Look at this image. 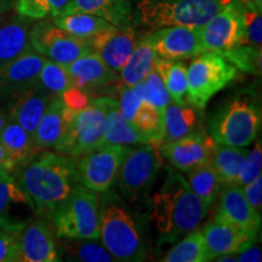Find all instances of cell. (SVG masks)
<instances>
[{
    "label": "cell",
    "instance_id": "obj_1",
    "mask_svg": "<svg viewBox=\"0 0 262 262\" xmlns=\"http://www.w3.org/2000/svg\"><path fill=\"white\" fill-rule=\"evenodd\" d=\"M14 178L31 201L35 214L48 219L79 183L75 157L48 150L35 155L16 170Z\"/></svg>",
    "mask_w": 262,
    "mask_h": 262
},
{
    "label": "cell",
    "instance_id": "obj_2",
    "mask_svg": "<svg viewBox=\"0 0 262 262\" xmlns=\"http://www.w3.org/2000/svg\"><path fill=\"white\" fill-rule=\"evenodd\" d=\"M209 209L194 194L179 170L166 168L162 188L152 198L150 219L158 231L159 241L172 244L198 228L208 215Z\"/></svg>",
    "mask_w": 262,
    "mask_h": 262
},
{
    "label": "cell",
    "instance_id": "obj_3",
    "mask_svg": "<svg viewBox=\"0 0 262 262\" xmlns=\"http://www.w3.org/2000/svg\"><path fill=\"white\" fill-rule=\"evenodd\" d=\"M100 199L101 244L116 261L140 262L147 256V239L141 219L119 193L107 189Z\"/></svg>",
    "mask_w": 262,
    "mask_h": 262
},
{
    "label": "cell",
    "instance_id": "obj_4",
    "mask_svg": "<svg viewBox=\"0 0 262 262\" xmlns=\"http://www.w3.org/2000/svg\"><path fill=\"white\" fill-rule=\"evenodd\" d=\"M261 120V104L256 95L242 91L210 117L209 135L221 145L248 147L260 133Z\"/></svg>",
    "mask_w": 262,
    "mask_h": 262
},
{
    "label": "cell",
    "instance_id": "obj_5",
    "mask_svg": "<svg viewBox=\"0 0 262 262\" xmlns=\"http://www.w3.org/2000/svg\"><path fill=\"white\" fill-rule=\"evenodd\" d=\"M229 0H136L133 19L150 31L170 26L202 27Z\"/></svg>",
    "mask_w": 262,
    "mask_h": 262
},
{
    "label": "cell",
    "instance_id": "obj_6",
    "mask_svg": "<svg viewBox=\"0 0 262 262\" xmlns=\"http://www.w3.org/2000/svg\"><path fill=\"white\" fill-rule=\"evenodd\" d=\"M58 238H100V199L98 193L78 183L71 194L55 209L50 217Z\"/></svg>",
    "mask_w": 262,
    "mask_h": 262
},
{
    "label": "cell",
    "instance_id": "obj_7",
    "mask_svg": "<svg viewBox=\"0 0 262 262\" xmlns=\"http://www.w3.org/2000/svg\"><path fill=\"white\" fill-rule=\"evenodd\" d=\"M237 75V68L220 54L201 52L187 68L188 103L203 111L211 98L228 86Z\"/></svg>",
    "mask_w": 262,
    "mask_h": 262
},
{
    "label": "cell",
    "instance_id": "obj_8",
    "mask_svg": "<svg viewBox=\"0 0 262 262\" xmlns=\"http://www.w3.org/2000/svg\"><path fill=\"white\" fill-rule=\"evenodd\" d=\"M114 101L108 96L93 98L89 106L74 114L67 131L54 149L61 155L79 157L100 145L108 110Z\"/></svg>",
    "mask_w": 262,
    "mask_h": 262
},
{
    "label": "cell",
    "instance_id": "obj_9",
    "mask_svg": "<svg viewBox=\"0 0 262 262\" xmlns=\"http://www.w3.org/2000/svg\"><path fill=\"white\" fill-rule=\"evenodd\" d=\"M162 166L159 149L150 145L130 147L116 178L120 195L129 203L143 201Z\"/></svg>",
    "mask_w": 262,
    "mask_h": 262
},
{
    "label": "cell",
    "instance_id": "obj_10",
    "mask_svg": "<svg viewBox=\"0 0 262 262\" xmlns=\"http://www.w3.org/2000/svg\"><path fill=\"white\" fill-rule=\"evenodd\" d=\"M129 149L126 145H100L75 157L78 182L96 193L110 189Z\"/></svg>",
    "mask_w": 262,
    "mask_h": 262
},
{
    "label": "cell",
    "instance_id": "obj_11",
    "mask_svg": "<svg viewBox=\"0 0 262 262\" xmlns=\"http://www.w3.org/2000/svg\"><path fill=\"white\" fill-rule=\"evenodd\" d=\"M32 48L38 54L62 66L93 52L89 39H81L57 27L51 18L37 19L29 31Z\"/></svg>",
    "mask_w": 262,
    "mask_h": 262
},
{
    "label": "cell",
    "instance_id": "obj_12",
    "mask_svg": "<svg viewBox=\"0 0 262 262\" xmlns=\"http://www.w3.org/2000/svg\"><path fill=\"white\" fill-rule=\"evenodd\" d=\"M244 3L229 0L199 28L202 51L221 54L242 44Z\"/></svg>",
    "mask_w": 262,
    "mask_h": 262
},
{
    "label": "cell",
    "instance_id": "obj_13",
    "mask_svg": "<svg viewBox=\"0 0 262 262\" xmlns=\"http://www.w3.org/2000/svg\"><path fill=\"white\" fill-rule=\"evenodd\" d=\"M217 142L204 129L159 146V153L180 172H188L209 164Z\"/></svg>",
    "mask_w": 262,
    "mask_h": 262
},
{
    "label": "cell",
    "instance_id": "obj_14",
    "mask_svg": "<svg viewBox=\"0 0 262 262\" xmlns=\"http://www.w3.org/2000/svg\"><path fill=\"white\" fill-rule=\"evenodd\" d=\"M201 27L170 26L148 33L157 56L164 60L183 61L201 54Z\"/></svg>",
    "mask_w": 262,
    "mask_h": 262
},
{
    "label": "cell",
    "instance_id": "obj_15",
    "mask_svg": "<svg viewBox=\"0 0 262 262\" xmlns=\"http://www.w3.org/2000/svg\"><path fill=\"white\" fill-rule=\"evenodd\" d=\"M44 61L45 57L32 48L0 66V98L10 100L37 84Z\"/></svg>",
    "mask_w": 262,
    "mask_h": 262
},
{
    "label": "cell",
    "instance_id": "obj_16",
    "mask_svg": "<svg viewBox=\"0 0 262 262\" xmlns=\"http://www.w3.org/2000/svg\"><path fill=\"white\" fill-rule=\"evenodd\" d=\"M140 37V33L131 25L125 27L112 26L90 38L89 41L93 52H96L111 70L118 73L135 49Z\"/></svg>",
    "mask_w": 262,
    "mask_h": 262
},
{
    "label": "cell",
    "instance_id": "obj_17",
    "mask_svg": "<svg viewBox=\"0 0 262 262\" xmlns=\"http://www.w3.org/2000/svg\"><path fill=\"white\" fill-rule=\"evenodd\" d=\"M217 196L219 204L214 219L258 237L261 229V215H258L249 204L242 187L235 185L224 187Z\"/></svg>",
    "mask_w": 262,
    "mask_h": 262
},
{
    "label": "cell",
    "instance_id": "obj_18",
    "mask_svg": "<svg viewBox=\"0 0 262 262\" xmlns=\"http://www.w3.org/2000/svg\"><path fill=\"white\" fill-rule=\"evenodd\" d=\"M34 214L31 201L15 178L0 180V229L18 235Z\"/></svg>",
    "mask_w": 262,
    "mask_h": 262
},
{
    "label": "cell",
    "instance_id": "obj_19",
    "mask_svg": "<svg viewBox=\"0 0 262 262\" xmlns=\"http://www.w3.org/2000/svg\"><path fill=\"white\" fill-rule=\"evenodd\" d=\"M17 239L19 261L58 262L62 260L54 233L45 221L32 219L19 232Z\"/></svg>",
    "mask_w": 262,
    "mask_h": 262
},
{
    "label": "cell",
    "instance_id": "obj_20",
    "mask_svg": "<svg viewBox=\"0 0 262 262\" xmlns=\"http://www.w3.org/2000/svg\"><path fill=\"white\" fill-rule=\"evenodd\" d=\"M202 234L211 260L222 255L241 253L257 241L255 235L216 219L206 222L202 229Z\"/></svg>",
    "mask_w": 262,
    "mask_h": 262
},
{
    "label": "cell",
    "instance_id": "obj_21",
    "mask_svg": "<svg viewBox=\"0 0 262 262\" xmlns=\"http://www.w3.org/2000/svg\"><path fill=\"white\" fill-rule=\"evenodd\" d=\"M54 96V94L37 83L10 98L11 103L6 114L33 136L49 102Z\"/></svg>",
    "mask_w": 262,
    "mask_h": 262
},
{
    "label": "cell",
    "instance_id": "obj_22",
    "mask_svg": "<svg viewBox=\"0 0 262 262\" xmlns=\"http://www.w3.org/2000/svg\"><path fill=\"white\" fill-rule=\"evenodd\" d=\"M66 70L70 74L72 85L89 94L113 84L118 79L116 72L111 70L96 52L77 58L66 66Z\"/></svg>",
    "mask_w": 262,
    "mask_h": 262
},
{
    "label": "cell",
    "instance_id": "obj_23",
    "mask_svg": "<svg viewBox=\"0 0 262 262\" xmlns=\"http://www.w3.org/2000/svg\"><path fill=\"white\" fill-rule=\"evenodd\" d=\"M74 114L75 112L64 106L61 97L55 95L34 131L33 140L35 146L41 149L55 148L67 131Z\"/></svg>",
    "mask_w": 262,
    "mask_h": 262
},
{
    "label": "cell",
    "instance_id": "obj_24",
    "mask_svg": "<svg viewBox=\"0 0 262 262\" xmlns=\"http://www.w3.org/2000/svg\"><path fill=\"white\" fill-rule=\"evenodd\" d=\"M33 22L17 12L0 16V66L32 49L29 31Z\"/></svg>",
    "mask_w": 262,
    "mask_h": 262
},
{
    "label": "cell",
    "instance_id": "obj_25",
    "mask_svg": "<svg viewBox=\"0 0 262 262\" xmlns=\"http://www.w3.org/2000/svg\"><path fill=\"white\" fill-rule=\"evenodd\" d=\"M198 108L191 103L179 104L171 101L164 110L163 143L172 142L188 135L193 131L203 129L202 118Z\"/></svg>",
    "mask_w": 262,
    "mask_h": 262
},
{
    "label": "cell",
    "instance_id": "obj_26",
    "mask_svg": "<svg viewBox=\"0 0 262 262\" xmlns=\"http://www.w3.org/2000/svg\"><path fill=\"white\" fill-rule=\"evenodd\" d=\"M100 145L134 146L150 145V143L148 137L140 133L134 126L133 123L123 117V114L119 111V107H118V101L116 100L108 110Z\"/></svg>",
    "mask_w": 262,
    "mask_h": 262
},
{
    "label": "cell",
    "instance_id": "obj_27",
    "mask_svg": "<svg viewBox=\"0 0 262 262\" xmlns=\"http://www.w3.org/2000/svg\"><path fill=\"white\" fill-rule=\"evenodd\" d=\"M80 11L98 16L116 27L130 26L133 6L130 0H72L71 12Z\"/></svg>",
    "mask_w": 262,
    "mask_h": 262
},
{
    "label": "cell",
    "instance_id": "obj_28",
    "mask_svg": "<svg viewBox=\"0 0 262 262\" xmlns=\"http://www.w3.org/2000/svg\"><path fill=\"white\" fill-rule=\"evenodd\" d=\"M157 54L149 40L148 33L141 35L135 49L130 54L125 64L118 73L124 85L133 86L142 81L155 68Z\"/></svg>",
    "mask_w": 262,
    "mask_h": 262
},
{
    "label": "cell",
    "instance_id": "obj_29",
    "mask_svg": "<svg viewBox=\"0 0 262 262\" xmlns=\"http://www.w3.org/2000/svg\"><path fill=\"white\" fill-rule=\"evenodd\" d=\"M0 142L14 162L16 170L27 164L35 156V150L38 149L33 136L9 116L0 133Z\"/></svg>",
    "mask_w": 262,
    "mask_h": 262
},
{
    "label": "cell",
    "instance_id": "obj_30",
    "mask_svg": "<svg viewBox=\"0 0 262 262\" xmlns=\"http://www.w3.org/2000/svg\"><path fill=\"white\" fill-rule=\"evenodd\" d=\"M248 153L249 150L245 147L221 145V143L216 145L210 164L217 173L222 188L235 185Z\"/></svg>",
    "mask_w": 262,
    "mask_h": 262
},
{
    "label": "cell",
    "instance_id": "obj_31",
    "mask_svg": "<svg viewBox=\"0 0 262 262\" xmlns=\"http://www.w3.org/2000/svg\"><path fill=\"white\" fill-rule=\"evenodd\" d=\"M51 19L57 27L81 39L93 38L98 33L106 31L113 26L98 16L80 11L68 12L57 17H52Z\"/></svg>",
    "mask_w": 262,
    "mask_h": 262
},
{
    "label": "cell",
    "instance_id": "obj_32",
    "mask_svg": "<svg viewBox=\"0 0 262 262\" xmlns=\"http://www.w3.org/2000/svg\"><path fill=\"white\" fill-rule=\"evenodd\" d=\"M155 70L162 77L173 102L188 103L187 100V67L182 61L164 60L157 56Z\"/></svg>",
    "mask_w": 262,
    "mask_h": 262
},
{
    "label": "cell",
    "instance_id": "obj_33",
    "mask_svg": "<svg viewBox=\"0 0 262 262\" xmlns=\"http://www.w3.org/2000/svg\"><path fill=\"white\" fill-rule=\"evenodd\" d=\"M164 262H208L212 261L205 247L202 231L194 229L173 245L162 258Z\"/></svg>",
    "mask_w": 262,
    "mask_h": 262
},
{
    "label": "cell",
    "instance_id": "obj_34",
    "mask_svg": "<svg viewBox=\"0 0 262 262\" xmlns=\"http://www.w3.org/2000/svg\"><path fill=\"white\" fill-rule=\"evenodd\" d=\"M185 173L186 181L188 182L189 187L194 192V194L198 198H201L205 205L211 208V205L217 199L219 193L222 189V185L219 180L217 173L215 172L211 164H205V165H202Z\"/></svg>",
    "mask_w": 262,
    "mask_h": 262
},
{
    "label": "cell",
    "instance_id": "obj_35",
    "mask_svg": "<svg viewBox=\"0 0 262 262\" xmlns=\"http://www.w3.org/2000/svg\"><path fill=\"white\" fill-rule=\"evenodd\" d=\"M131 123L140 133L148 137L150 146L159 148L164 137V111L148 101H143Z\"/></svg>",
    "mask_w": 262,
    "mask_h": 262
},
{
    "label": "cell",
    "instance_id": "obj_36",
    "mask_svg": "<svg viewBox=\"0 0 262 262\" xmlns=\"http://www.w3.org/2000/svg\"><path fill=\"white\" fill-rule=\"evenodd\" d=\"M72 0H16V12L33 21L71 12Z\"/></svg>",
    "mask_w": 262,
    "mask_h": 262
},
{
    "label": "cell",
    "instance_id": "obj_37",
    "mask_svg": "<svg viewBox=\"0 0 262 262\" xmlns=\"http://www.w3.org/2000/svg\"><path fill=\"white\" fill-rule=\"evenodd\" d=\"M221 56L243 73L258 75L262 72L261 47L239 44L237 47L221 52Z\"/></svg>",
    "mask_w": 262,
    "mask_h": 262
},
{
    "label": "cell",
    "instance_id": "obj_38",
    "mask_svg": "<svg viewBox=\"0 0 262 262\" xmlns=\"http://www.w3.org/2000/svg\"><path fill=\"white\" fill-rule=\"evenodd\" d=\"M66 251L71 256V260L84 262H111L116 261L112 254L103 247L102 244L96 243L97 241L89 239H64Z\"/></svg>",
    "mask_w": 262,
    "mask_h": 262
},
{
    "label": "cell",
    "instance_id": "obj_39",
    "mask_svg": "<svg viewBox=\"0 0 262 262\" xmlns=\"http://www.w3.org/2000/svg\"><path fill=\"white\" fill-rule=\"evenodd\" d=\"M38 84L50 91L51 94L58 95V96L73 86L66 66L49 60V58H45L38 77Z\"/></svg>",
    "mask_w": 262,
    "mask_h": 262
},
{
    "label": "cell",
    "instance_id": "obj_40",
    "mask_svg": "<svg viewBox=\"0 0 262 262\" xmlns=\"http://www.w3.org/2000/svg\"><path fill=\"white\" fill-rule=\"evenodd\" d=\"M146 101L145 96V86H143V80L141 83L127 86L124 85L119 89V101H118V107H119L120 113L125 119L131 122L136 111L139 110L140 104Z\"/></svg>",
    "mask_w": 262,
    "mask_h": 262
},
{
    "label": "cell",
    "instance_id": "obj_41",
    "mask_svg": "<svg viewBox=\"0 0 262 262\" xmlns=\"http://www.w3.org/2000/svg\"><path fill=\"white\" fill-rule=\"evenodd\" d=\"M143 86H145L146 101L155 104L160 111L165 110L168 104L172 101L162 77L155 68L143 79Z\"/></svg>",
    "mask_w": 262,
    "mask_h": 262
},
{
    "label": "cell",
    "instance_id": "obj_42",
    "mask_svg": "<svg viewBox=\"0 0 262 262\" xmlns=\"http://www.w3.org/2000/svg\"><path fill=\"white\" fill-rule=\"evenodd\" d=\"M262 173V146L261 140H257L254 148L249 150L247 158L244 160L235 186L243 187L247 183L251 182Z\"/></svg>",
    "mask_w": 262,
    "mask_h": 262
},
{
    "label": "cell",
    "instance_id": "obj_43",
    "mask_svg": "<svg viewBox=\"0 0 262 262\" xmlns=\"http://www.w3.org/2000/svg\"><path fill=\"white\" fill-rule=\"evenodd\" d=\"M262 42V15L260 11L248 6L243 14V40L242 44L261 47Z\"/></svg>",
    "mask_w": 262,
    "mask_h": 262
},
{
    "label": "cell",
    "instance_id": "obj_44",
    "mask_svg": "<svg viewBox=\"0 0 262 262\" xmlns=\"http://www.w3.org/2000/svg\"><path fill=\"white\" fill-rule=\"evenodd\" d=\"M60 97L62 102L64 103V106L75 113L80 112L84 108L89 106L94 98L91 96V94L75 86H71L70 89L66 90L63 94L60 95Z\"/></svg>",
    "mask_w": 262,
    "mask_h": 262
},
{
    "label": "cell",
    "instance_id": "obj_45",
    "mask_svg": "<svg viewBox=\"0 0 262 262\" xmlns=\"http://www.w3.org/2000/svg\"><path fill=\"white\" fill-rule=\"evenodd\" d=\"M19 261V245L17 235L0 229V262Z\"/></svg>",
    "mask_w": 262,
    "mask_h": 262
},
{
    "label": "cell",
    "instance_id": "obj_46",
    "mask_svg": "<svg viewBox=\"0 0 262 262\" xmlns=\"http://www.w3.org/2000/svg\"><path fill=\"white\" fill-rule=\"evenodd\" d=\"M243 194L251 208L261 215L262 212V173L257 176L256 179L253 180L251 182L247 183V185L242 187Z\"/></svg>",
    "mask_w": 262,
    "mask_h": 262
},
{
    "label": "cell",
    "instance_id": "obj_47",
    "mask_svg": "<svg viewBox=\"0 0 262 262\" xmlns=\"http://www.w3.org/2000/svg\"><path fill=\"white\" fill-rule=\"evenodd\" d=\"M16 166L0 142V180L14 179Z\"/></svg>",
    "mask_w": 262,
    "mask_h": 262
},
{
    "label": "cell",
    "instance_id": "obj_48",
    "mask_svg": "<svg viewBox=\"0 0 262 262\" xmlns=\"http://www.w3.org/2000/svg\"><path fill=\"white\" fill-rule=\"evenodd\" d=\"M237 255V261L239 262H256L261 261V249L258 247H255L254 244L249 245L248 248H245L244 250H242L241 253L235 254Z\"/></svg>",
    "mask_w": 262,
    "mask_h": 262
},
{
    "label": "cell",
    "instance_id": "obj_49",
    "mask_svg": "<svg viewBox=\"0 0 262 262\" xmlns=\"http://www.w3.org/2000/svg\"><path fill=\"white\" fill-rule=\"evenodd\" d=\"M16 0H0V16L11 11L15 8Z\"/></svg>",
    "mask_w": 262,
    "mask_h": 262
},
{
    "label": "cell",
    "instance_id": "obj_50",
    "mask_svg": "<svg viewBox=\"0 0 262 262\" xmlns=\"http://www.w3.org/2000/svg\"><path fill=\"white\" fill-rule=\"evenodd\" d=\"M245 6L248 8L256 10V11H262V0H242Z\"/></svg>",
    "mask_w": 262,
    "mask_h": 262
},
{
    "label": "cell",
    "instance_id": "obj_51",
    "mask_svg": "<svg viewBox=\"0 0 262 262\" xmlns=\"http://www.w3.org/2000/svg\"><path fill=\"white\" fill-rule=\"evenodd\" d=\"M216 261L220 262H237V256L235 255H222V256L215 257Z\"/></svg>",
    "mask_w": 262,
    "mask_h": 262
},
{
    "label": "cell",
    "instance_id": "obj_52",
    "mask_svg": "<svg viewBox=\"0 0 262 262\" xmlns=\"http://www.w3.org/2000/svg\"><path fill=\"white\" fill-rule=\"evenodd\" d=\"M6 119H8V114H6L4 111H3V108L0 107V133H2L3 127L5 125Z\"/></svg>",
    "mask_w": 262,
    "mask_h": 262
}]
</instances>
